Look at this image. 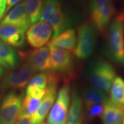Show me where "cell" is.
I'll use <instances>...</instances> for the list:
<instances>
[{"mask_svg": "<svg viewBox=\"0 0 124 124\" xmlns=\"http://www.w3.org/2000/svg\"><path fill=\"white\" fill-rule=\"evenodd\" d=\"M106 34L107 55L114 63L124 66V11L116 16Z\"/></svg>", "mask_w": 124, "mask_h": 124, "instance_id": "obj_1", "label": "cell"}, {"mask_svg": "<svg viewBox=\"0 0 124 124\" xmlns=\"http://www.w3.org/2000/svg\"><path fill=\"white\" fill-rule=\"evenodd\" d=\"M117 77L114 66L106 60L98 59L92 63L89 69V79L93 87L105 93L109 92Z\"/></svg>", "mask_w": 124, "mask_h": 124, "instance_id": "obj_2", "label": "cell"}, {"mask_svg": "<svg viewBox=\"0 0 124 124\" xmlns=\"http://www.w3.org/2000/svg\"><path fill=\"white\" fill-rule=\"evenodd\" d=\"M50 52L51 71L62 77L65 83L75 76V61L74 54L69 51L58 48L48 44Z\"/></svg>", "mask_w": 124, "mask_h": 124, "instance_id": "obj_3", "label": "cell"}, {"mask_svg": "<svg viewBox=\"0 0 124 124\" xmlns=\"http://www.w3.org/2000/svg\"><path fill=\"white\" fill-rule=\"evenodd\" d=\"M40 21L50 25L53 30L52 39L67 28V15L63 9L60 0H46Z\"/></svg>", "mask_w": 124, "mask_h": 124, "instance_id": "obj_4", "label": "cell"}, {"mask_svg": "<svg viewBox=\"0 0 124 124\" xmlns=\"http://www.w3.org/2000/svg\"><path fill=\"white\" fill-rule=\"evenodd\" d=\"M77 46L74 55L80 60L91 56L97 43V31L90 23H83L77 28Z\"/></svg>", "mask_w": 124, "mask_h": 124, "instance_id": "obj_5", "label": "cell"}, {"mask_svg": "<svg viewBox=\"0 0 124 124\" xmlns=\"http://www.w3.org/2000/svg\"><path fill=\"white\" fill-rule=\"evenodd\" d=\"M49 80L46 89V94L35 113L31 117L32 124H42L53 106L57 97V89L60 78L56 73L48 71Z\"/></svg>", "mask_w": 124, "mask_h": 124, "instance_id": "obj_6", "label": "cell"}, {"mask_svg": "<svg viewBox=\"0 0 124 124\" xmlns=\"http://www.w3.org/2000/svg\"><path fill=\"white\" fill-rule=\"evenodd\" d=\"M35 73V71L24 62L19 67L11 70L4 76L0 82V92L24 89Z\"/></svg>", "mask_w": 124, "mask_h": 124, "instance_id": "obj_7", "label": "cell"}, {"mask_svg": "<svg viewBox=\"0 0 124 124\" xmlns=\"http://www.w3.org/2000/svg\"><path fill=\"white\" fill-rule=\"evenodd\" d=\"M70 100V87L68 83H64L58 91L46 124H66Z\"/></svg>", "mask_w": 124, "mask_h": 124, "instance_id": "obj_8", "label": "cell"}, {"mask_svg": "<svg viewBox=\"0 0 124 124\" xmlns=\"http://www.w3.org/2000/svg\"><path fill=\"white\" fill-rule=\"evenodd\" d=\"M116 13V7L113 0L104 4L89 8L90 24L97 32L101 35H105Z\"/></svg>", "mask_w": 124, "mask_h": 124, "instance_id": "obj_9", "label": "cell"}, {"mask_svg": "<svg viewBox=\"0 0 124 124\" xmlns=\"http://www.w3.org/2000/svg\"><path fill=\"white\" fill-rule=\"evenodd\" d=\"M24 98V93L10 91L0 105V124H15Z\"/></svg>", "mask_w": 124, "mask_h": 124, "instance_id": "obj_10", "label": "cell"}, {"mask_svg": "<svg viewBox=\"0 0 124 124\" xmlns=\"http://www.w3.org/2000/svg\"><path fill=\"white\" fill-rule=\"evenodd\" d=\"M25 63L36 72H48L51 71L50 52L48 46L36 48L27 52L20 54Z\"/></svg>", "mask_w": 124, "mask_h": 124, "instance_id": "obj_11", "label": "cell"}, {"mask_svg": "<svg viewBox=\"0 0 124 124\" xmlns=\"http://www.w3.org/2000/svg\"><path fill=\"white\" fill-rule=\"evenodd\" d=\"M53 30L48 23L40 21L30 26L26 32V39L34 48L44 46L52 38Z\"/></svg>", "mask_w": 124, "mask_h": 124, "instance_id": "obj_12", "label": "cell"}, {"mask_svg": "<svg viewBox=\"0 0 124 124\" xmlns=\"http://www.w3.org/2000/svg\"><path fill=\"white\" fill-rule=\"evenodd\" d=\"M1 24L9 25L19 28L24 31L30 27L31 23L26 9L25 1L16 5L1 20Z\"/></svg>", "mask_w": 124, "mask_h": 124, "instance_id": "obj_13", "label": "cell"}, {"mask_svg": "<svg viewBox=\"0 0 124 124\" xmlns=\"http://www.w3.org/2000/svg\"><path fill=\"white\" fill-rule=\"evenodd\" d=\"M0 40L13 48H22L25 46V31L13 26L0 24Z\"/></svg>", "mask_w": 124, "mask_h": 124, "instance_id": "obj_14", "label": "cell"}, {"mask_svg": "<svg viewBox=\"0 0 124 124\" xmlns=\"http://www.w3.org/2000/svg\"><path fill=\"white\" fill-rule=\"evenodd\" d=\"M20 54L12 46L0 40V65L5 69L13 70L18 67L20 62Z\"/></svg>", "mask_w": 124, "mask_h": 124, "instance_id": "obj_15", "label": "cell"}, {"mask_svg": "<svg viewBox=\"0 0 124 124\" xmlns=\"http://www.w3.org/2000/svg\"><path fill=\"white\" fill-rule=\"evenodd\" d=\"M77 41L76 31L74 29H67L52 39L49 44L56 48L69 51L74 54Z\"/></svg>", "mask_w": 124, "mask_h": 124, "instance_id": "obj_16", "label": "cell"}, {"mask_svg": "<svg viewBox=\"0 0 124 124\" xmlns=\"http://www.w3.org/2000/svg\"><path fill=\"white\" fill-rule=\"evenodd\" d=\"M83 102L82 98L74 88L72 91L71 105L66 124H82L83 118Z\"/></svg>", "mask_w": 124, "mask_h": 124, "instance_id": "obj_17", "label": "cell"}, {"mask_svg": "<svg viewBox=\"0 0 124 124\" xmlns=\"http://www.w3.org/2000/svg\"><path fill=\"white\" fill-rule=\"evenodd\" d=\"M103 111L102 120L105 124H122L124 118V111L114 104L109 98L103 103Z\"/></svg>", "mask_w": 124, "mask_h": 124, "instance_id": "obj_18", "label": "cell"}, {"mask_svg": "<svg viewBox=\"0 0 124 124\" xmlns=\"http://www.w3.org/2000/svg\"><path fill=\"white\" fill-rule=\"evenodd\" d=\"M82 97L83 104L87 109L94 105L103 103L108 98L105 93L94 87L85 89L82 93Z\"/></svg>", "mask_w": 124, "mask_h": 124, "instance_id": "obj_19", "label": "cell"}, {"mask_svg": "<svg viewBox=\"0 0 124 124\" xmlns=\"http://www.w3.org/2000/svg\"><path fill=\"white\" fill-rule=\"evenodd\" d=\"M110 100L113 103L124 111V80L117 77L113 82L110 90Z\"/></svg>", "mask_w": 124, "mask_h": 124, "instance_id": "obj_20", "label": "cell"}, {"mask_svg": "<svg viewBox=\"0 0 124 124\" xmlns=\"http://www.w3.org/2000/svg\"><path fill=\"white\" fill-rule=\"evenodd\" d=\"M46 0H25L26 9L31 24L40 19L44 9Z\"/></svg>", "mask_w": 124, "mask_h": 124, "instance_id": "obj_21", "label": "cell"}, {"mask_svg": "<svg viewBox=\"0 0 124 124\" xmlns=\"http://www.w3.org/2000/svg\"><path fill=\"white\" fill-rule=\"evenodd\" d=\"M41 101V99L25 96L24 98H23L18 118L25 116L31 117L37 110Z\"/></svg>", "mask_w": 124, "mask_h": 124, "instance_id": "obj_22", "label": "cell"}, {"mask_svg": "<svg viewBox=\"0 0 124 124\" xmlns=\"http://www.w3.org/2000/svg\"><path fill=\"white\" fill-rule=\"evenodd\" d=\"M49 80V74L48 72H40L33 76L28 83V87H34L40 89L45 90L47 86Z\"/></svg>", "mask_w": 124, "mask_h": 124, "instance_id": "obj_23", "label": "cell"}, {"mask_svg": "<svg viewBox=\"0 0 124 124\" xmlns=\"http://www.w3.org/2000/svg\"><path fill=\"white\" fill-rule=\"evenodd\" d=\"M88 112L86 115V120L91 121L94 118L102 116L103 111V105L97 104L90 107L87 109Z\"/></svg>", "mask_w": 124, "mask_h": 124, "instance_id": "obj_24", "label": "cell"}, {"mask_svg": "<svg viewBox=\"0 0 124 124\" xmlns=\"http://www.w3.org/2000/svg\"><path fill=\"white\" fill-rule=\"evenodd\" d=\"M45 94H46V89H40L39 88L34 87H27L25 96L42 100Z\"/></svg>", "mask_w": 124, "mask_h": 124, "instance_id": "obj_25", "label": "cell"}, {"mask_svg": "<svg viewBox=\"0 0 124 124\" xmlns=\"http://www.w3.org/2000/svg\"><path fill=\"white\" fill-rule=\"evenodd\" d=\"M23 0H6V10L5 14L9 12V10L16 5L18 4V3L21 2Z\"/></svg>", "mask_w": 124, "mask_h": 124, "instance_id": "obj_26", "label": "cell"}, {"mask_svg": "<svg viewBox=\"0 0 124 124\" xmlns=\"http://www.w3.org/2000/svg\"><path fill=\"white\" fill-rule=\"evenodd\" d=\"M15 124H31L30 116H23L21 117L17 118Z\"/></svg>", "mask_w": 124, "mask_h": 124, "instance_id": "obj_27", "label": "cell"}, {"mask_svg": "<svg viewBox=\"0 0 124 124\" xmlns=\"http://www.w3.org/2000/svg\"><path fill=\"white\" fill-rule=\"evenodd\" d=\"M5 10L6 8H0V21H1L4 15L5 14Z\"/></svg>", "mask_w": 124, "mask_h": 124, "instance_id": "obj_28", "label": "cell"}, {"mask_svg": "<svg viewBox=\"0 0 124 124\" xmlns=\"http://www.w3.org/2000/svg\"><path fill=\"white\" fill-rule=\"evenodd\" d=\"M4 72H5V69L2 66H1V65H0V79H1L2 76L4 75Z\"/></svg>", "mask_w": 124, "mask_h": 124, "instance_id": "obj_29", "label": "cell"}, {"mask_svg": "<svg viewBox=\"0 0 124 124\" xmlns=\"http://www.w3.org/2000/svg\"><path fill=\"white\" fill-rule=\"evenodd\" d=\"M6 8V0H0V8Z\"/></svg>", "mask_w": 124, "mask_h": 124, "instance_id": "obj_30", "label": "cell"}, {"mask_svg": "<svg viewBox=\"0 0 124 124\" xmlns=\"http://www.w3.org/2000/svg\"><path fill=\"white\" fill-rule=\"evenodd\" d=\"M122 124H124V120H123V121L122 122Z\"/></svg>", "mask_w": 124, "mask_h": 124, "instance_id": "obj_31", "label": "cell"}, {"mask_svg": "<svg viewBox=\"0 0 124 124\" xmlns=\"http://www.w3.org/2000/svg\"><path fill=\"white\" fill-rule=\"evenodd\" d=\"M1 95H0V100H1Z\"/></svg>", "mask_w": 124, "mask_h": 124, "instance_id": "obj_32", "label": "cell"}, {"mask_svg": "<svg viewBox=\"0 0 124 124\" xmlns=\"http://www.w3.org/2000/svg\"><path fill=\"white\" fill-rule=\"evenodd\" d=\"M42 124H45V123H44V122H43V123Z\"/></svg>", "mask_w": 124, "mask_h": 124, "instance_id": "obj_33", "label": "cell"}, {"mask_svg": "<svg viewBox=\"0 0 124 124\" xmlns=\"http://www.w3.org/2000/svg\"><path fill=\"white\" fill-rule=\"evenodd\" d=\"M122 1H123V2H124V0H122Z\"/></svg>", "mask_w": 124, "mask_h": 124, "instance_id": "obj_34", "label": "cell"}, {"mask_svg": "<svg viewBox=\"0 0 124 124\" xmlns=\"http://www.w3.org/2000/svg\"></svg>", "mask_w": 124, "mask_h": 124, "instance_id": "obj_35", "label": "cell"}, {"mask_svg": "<svg viewBox=\"0 0 124 124\" xmlns=\"http://www.w3.org/2000/svg\"></svg>", "mask_w": 124, "mask_h": 124, "instance_id": "obj_36", "label": "cell"}]
</instances>
